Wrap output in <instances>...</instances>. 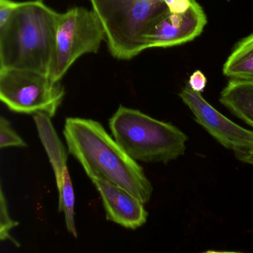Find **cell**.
I'll return each mask as SVG.
<instances>
[{
	"label": "cell",
	"mask_w": 253,
	"mask_h": 253,
	"mask_svg": "<svg viewBox=\"0 0 253 253\" xmlns=\"http://www.w3.org/2000/svg\"><path fill=\"white\" fill-rule=\"evenodd\" d=\"M220 102L236 117L253 128V82L230 80Z\"/></svg>",
	"instance_id": "8fae6325"
},
{
	"label": "cell",
	"mask_w": 253,
	"mask_h": 253,
	"mask_svg": "<svg viewBox=\"0 0 253 253\" xmlns=\"http://www.w3.org/2000/svg\"><path fill=\"white\" fill-rule=\"evenodd\" d=\"M19 225V222L13 221L10 218L7 208V201L3 192L2 187L0 189V239L2 241L9 240L16 247L19 248L20 245L12 237L10 231L12 229Z\"/></svg>",
	"instance_id": "5bb4252c"
},
{
	"label": "cell",
	"mask_w": 253,
	"mask_h": 253,
	"mask_svg": "<svg viewBox=\"0 0 253 253\" xmlns=\"http://www.w3.org/2000/svg\"><path fill=\"white\" fill-rule=\"evenodd\" d=\"M201 253H241L236 252H218V251H206V252Z\"/></svg>",
	"instance_id": "ffe728a7"
},
{
	"label": "cell",
	"mask_w": 253,
	"mask_h": 253,
	"mask_svg": "<svg viewBox=\"0 0 253 253\" xmlns=\"http://www.w3.org/2000/svg\"><path fill=\"white\" fill-rule=\"evenodd\" d=\"M63 135L68 153L80 162L90 179L109 181L144 205L150 202L153 187L144 169L101 123L90 119L68 117Z\"/></svg>",
	"instance_id": "6da1fadb"
},
{
	"label": "cell",
	"mask_w": 253,
	"mask_h": 253,
	"mask_svg": "<svg viewBox=\"0 0 253 253\" xmlns=\"http://www.w3.org/2000/svg\"><path fill=\"white\" fill-rule=\"evenodd\" d=\"M91 180L102 199L108 221L130 230L145 224L149 214L141 201L109 181L101 178Z\"/></svg>",
	"instance_id": "9c48e42d"
},
{
	"label": "cell",
	"mask_w": 253,
	"mask_h": 253,
	"mask_svg": "<svg viewBox=\"0 0 253 253\" xmlns=\"http://www.w3.org/2000/svg\"><path fill=\"white\" fill-rule=\"evenodd\" d=\"M59 16L41 1L19 2L0 28V69L28 70L49 76Z\"/></svg>",
	"instance_id": "7a4b0ae2"
},
{
	"label": "cell",
	"mask_w": 253,
	"mask_h": 253,
	"mask_svg": "<svg viewBox=\"0 0 253 253\" xmlns=\"http://www.w3.org/2000/svg\"><path fill=\"white\" fill-rule=\"evenodd\" d=\"M171 13H182L191 5V0H163Z\"/></svg>",
	"instance_id": "ac0fdd59"
},
{
	"label": "cell",
	"mask_w": 253,
	"mask_h": 253,
	"mask_svg": "<svg viewBox=\"0 0 253 253\" xmlns=\"http://www.w3.org/2000/svg\"><path fill=\"white\" fill-rule=\"evenodd\" d=\"M236 156L242 162L253 165V150L248 153H236Z\"/></svg>",
	"instance_id": "d6986e66"
},
{
	"label": "cell",
	"mask_w": 253,
	"mask_h": 253,
	"mask_svg": "<svg viewBox=\"0 0 253 253\" xmlns=\"http://www.w3.org/2000/svg\"><path fill=\"white\" fill-rule=\"evenodd\" d=\"M65 90L60 82L28 70L0 69V99L10 111L54 117Z\"/></svg>",
	"instance_id": "8992f818"
},
{
	"label": "cell",
	"mask_w": 253,
	"mask_h": 253,
	"mask_svg": "<svg viewBox=\"0 0 253 253\" xmlns=\"http://www.w3.org/2000/svg\"><path fill=\"white\" fill-rule=\"evenodd\" d=\"M27 144L12 127L8 120L0 117V147H25Z\"/></svg>",
	"instance_id": "9a60e30c"
},
{
	"label": "cell",
	"mask_w": 253,
	"mask_h": 253,
	"mask_svg": "<svg viewBox=\"0 0 253 253\" xmlns=\"http://www.w3.org/2000/svg\"><path fill=\"white\" fill-rule=\"evenodd\" d=\"M104 40L105 31L93 10L74 7L60 13L49 77L60 82L80 56L98 53Z\"/></svg>",
	"instance_id": "5b68a950"
},
{
	"label": "cell",
	"mask_w": 253,
	"mask_h": 253,
	"mask_svg": "<svg viewBox=\"0 0 253 253\" xmlns=\"http://www.w3.org/2000/svg\"><path fill=\"white\" fill-rule=\"evenodd\" d=\"M180 97L193 113L196 123L221 145L235 153L253 150V130L245 129L224 117L203 99L202 93L192 90L190 86L183 89Z\"/></svg>",
	"instance_id": "52a82bcc"
},
{
	"label": "cell",
	"mask_w": 253,
	"mask_h": 253,
	"mask_svg": "<svg viewBox=\"0 0 253 253\" xmlns=\"http://www.w3.org/2000/svg\"><path fill=\"white\" fill-rule=\"evenodd\" d=\"M59 193V205L58 211L62 212L65 217V226L70 234L74 238H77V231L76 229L75 219H74V187L71 177L68 173V168L64 171L63 178L60 187L57 188Z\"/></svg>",
	"instance_id": "4fadbf2b"
},
{
	"label": "cell",
	"mask_w": 253,
	"mask_h": 253,
	"mask_svg": "<svg viewBox=\"0 0 253 253\" xmlns=\"http://www.w3.org/2000/svg\"><path fill=\"white\" fill-rule=\"evenodd\" d=\"M113 138L137 162L168 163L184 156L188 137L177 126L120 105L108 121Z\"/></svg>",
	"instance_id": "277c9868"
},
{
	"label": "cell",
	"mask_w": 253,
	"mask_h": 253,
	"mask_svg": "<svg viewBox=\"0 0 253 253\" xmlns=\"http://www.w3.org/2000/svg\"><path fill=\"white\" fill-rule=\"evenodd\" d=\"M207 80L202 71L197 70L193 73L189 80V86L192 90L202 93L206 88Z\"/></svg>",
	"instance_id": "e0dca14e"
},
{
	"label": "cell",
	"mask_w": 253,
	"mask_h": 253,
	"mask_svg": "<svg viewBox=\"0 0 253 253\" xmlns=\"http://www.w3.org/2000/svg\"><path fill=\"white\" fill-rule=\"evenodd\" d=\"M38 1H43V0H38Z\"/></svg>",
	"instance_id": "44dd1931"
},
{
	"label": "cell",
	"mask_w": 253,
	"mask_h": 253,
	"mask_svg": "<svg viewBox=\"0 0 253 253\" xmlns=\"http://www.w3.org/2000/svg\"><path fill=\"white\" fill-rule=\"evenodd\" d=\"M40 141L46 150L56 178V187L59 188L62 182L64 171L67 168L66 150L47 114L33 115Z\"/></svg>",
	"instance_id": "30bf717a"
},
{
	"label": "cell",
	"mask_w": 253,
	"mask_h": 253,
	"mask_svg": "<svg viewBox=\"0 0 253 253\" xmlns=\"http://www.w3.org/2000/svg\"><path fill=\"white\" fill-rule=\"evenodd\" d=\"M105 33L108 50L119 60H130L147 50L154 24L169 12L163 0H89Z\"/></svg>",
	"instance_id": "3957f363"
},
{
	"label": "cell",
	"mask_w": 253,
	"mask_h": 253,
	"mask_svg": "<svg viewBox=\"0 0 253 253\" xmlns=\"http://www.w3.org/2000/svg\"><path fill=\"white\" fill-rule=\"evenodd\" d=\"M223 74L233 80L253 82V34L236 44L224 63Z\"/></svg>",
	"instance_id": "7c38bea8"
},
{
	"label": "cell",
	"mask_w": 253,
	"mask_h": 253,
	"mask_svg": "<svg viewBox=\"0 0 253 253\" xmlns=\"http://www.w3.org/2000/svg\"><path fill=\"white\" fill-rule=\"evenodd\" d=\"M206 22L203 7L196 0H191L187 11L167 12L154 24L147 37V49L174 47L193 41L203 32Z\"/></svg>",
	"instance_id": "ba28073f"
},
{
	"label": "cell",
	"mask_w": 253,
	"mask_h": 253,
	"mask_svg": "<svg viewBox=\"0 0 253 253\" xmlns=\"http://www.w3.org/2000/svg\"><path fill=\"white\" fill-rule=\"evenodd\" d=\"M19 4V1L0 0V28L4 26L8 22L10 16Z\"/></svg>",
	"instance_id": "2e32d148"
}]
</instances>
